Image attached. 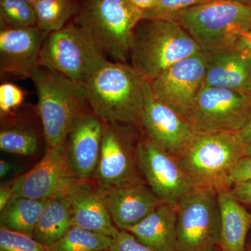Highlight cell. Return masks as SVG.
I'll return each mask as SVG.
<instances>
[{
  "mask_svg": "<svg viewBox=\"0 0 251 251\" xmlns=\"http://www.w3.org/2000/svg\"><path fill=\"white\" fill-rule=\"evenodd\" d=\"M147 82L130 64L108 60L81 87L91 110L103 123L130 128L140 126Z\"/></svg>",
  "mask_w": 251,
  "mask_h": 251,
  "instance_id": "obj_1",
  "label": "cell"
},
{
  "mask_svg": "<svg viewBox=\"0 0 251 251\" xmlns=\"http://www.w3.org/2000/svg\"><path fill=\"white\" fill-rule=\"evenodd\" d=\"M201 51L177 23L143 19L133 31L128 61L144 80L151 82L175 63Z\"/></svg>",
  "mask_w": 251,
  "mask_h": 251,
  "instance_id": "obj_2",
  "label": "cell"
},
{
  "mask_svg": "<svg viewBox=\"0 0 251 251\" xmlns=\"http://www.w3.org/2000/svg\"><path fill=\"white\" fill-rule=\"evenodd\" d=\"M179 24L201 50L216 53L234 49L251 29V5L209 0L183 10L168 18Z\"/></svg>",
  "mask_w": 251,
  "mask_h": 251,
  "instance_id": "obj_3",
  "label": "cell"
},
{
  "mask_svg": "<svg viewBox=\"0 0 251 251\" xmlns=\"http://www.w3.org/2000/svg\"><path fill=\"white\" fill-rule=\"evenodd\" d=\"M30 79L37 94L36 110L47 148L66 143L77 119L91 110L82 87L41 66L33 72Z\"/></svg>",
  "mask_w": 251,
  "mask_h": 251,
  "instance_id": "obj_4",
  "label": "cell"
},
{
  "mask_svg": "<svg viewBox=\"0 0 251 251\" xmlns=\"http://www.w3.org/2000/svg\"><path fill=\"white\" fill-rule=\"evenodd\" d=\"M245 148L237 133H196L177 160L193 187L229 190L231 172L245 156Z\"/></svg>",
  "mask_w": 251,
  "mask_h": 251,
  "instance_id": "obj_5",
  "label": "cell"
},
{
  "mask_svg": "<svg viewBox=\"0 0 251 251\" xmlns=\"http://www.w3.org/2000/svg\"><path fill=\"white\" fill-rule=\"evenodd\" d=\"M143 19L129 0H86L74 23L90 31L105 55L128 64L133 31Z\"/></svg>",
  "mask_w": 251,
  "mask_h": 251,
  "instance_id": "obj_6",
  "label": "cell"
},
{
  "mask_svg": "<svg viewBox=\"0 0 251 251\" xmlns=\"http://www.w3.org/2000/svg\"><path fill=\"white\" fill-rule=\"evenodd\" d=\"M107 61L90 31L73 22L46 36L39 65L82 86Z\"/></svg>",
  "mask_w": 251,
  "mask_h": 251,
  "instance_id": "obj_7",
  "label": "cell"
},
{
  "mask_svg": "<svg viewBox=\"0 0 251 251\" xmlns=\"http://www.w3.org/2000/svg\"><path fill=\"white\" fill-rule=\"evenodd\" d=\"M176 251H220L218 191L193 188L176 206Z\"/></svg>",
  "mask_w": 251,
  "mask_h": 251,
  "instance_id": "obj_8",
  "label": "cell"
},
{
  "mask_svg": "<svg viewBox=\"0 0 251 251\" xmlns=\"http://www.w3.org/2000/svg\"><path fill=\"white\" fill-rule=\"evenodd\" d=\"M251 119V94L204 87L187 119L196 133H239Z\"/></svg>",
  "mask_w": 251,
  "mask_h": 251,
  "instance_id": "obj_9",
  "label": "cell"
},
{
  "mask_svg": "<svg viewBox=\"0 0 251 251\" xmlns=\"http://www.w3.org/2000/svg\"><path fill=\"white\" fill-rule=\"evenodd\" d=\"M208 53L201 51L175 63L150 82L157 100L187 121L204 87Z\"/></svg>",
  "mask_w": 251,
  "mask_h": 251,
  "instance_id": "obj_10",
  "label": "cell"
},
{
  "mask_svg": "<svg viewBox=\"0 0 251 251\" xmlns=\"http://www.w3.org/2000/svg\"><path fill=\"white\" fill-rule=\"evenodd\" d=\"M92 180L101 189L145 181L138 165L136 145H132L130 128L104 123L98 163Z\"/></svg>",
  "mask_w": 251,
  "mask_h": 251,
  "instance_id": "obj_11",
  "label": "cell"
},
{
  "mask_svg": "<svg viewBox=\"0 0 251 251\" xmlns=\"http://www.w3.org/2000/svg\"><path fill=\"white\" fill-rule=\"evenodd\" d=\"M79 179L69 163L66 142L47 148L42 159L31 171L13 181L14 197L45 201L63 196Z\"/></svg>",
  "mask_w": 251,
  "mask_h": 251,
  "instance_id": "obj_12",
  "label": "cell"
},
{
  "mask_svg": "<svg viewBox=\"0 0 251 251\" xmlns=\"http://www.w3.org/2000/svg\"><path fill=\"white\" fill-rule=\"evenodd\" d=\"M136 155L144 179L161 202L176 206L195 188L178 160L146 137L136 144Z\"/></svg>",
  "mask_w": 251,
  "mask_h": 251,
  "instance_id": "obj_13",
  "label": "cell"
},
{
  "mask_svg": "<svg viewBox=\"0 0 251 251\" xmlns=\"http://www.w3.org/2000/svg\"><path fill=\"white\" fill-rule=\"evenodd\" d=\"M140 126L146 138L176 159L186 151L196 134L185 119L155 98L149 81L145 87Z\"/></svg>",
  "mask_w": 251,
  "mask_h": 251,
  "instance_id": "obj_14",
  "label": "cell"
},
{
  "mask_svg": "<svg viewBox=\"0 0 251 251\" xmlns=\"http://www.w3.org/2000/svg\"><path fill=\"white\" fill-rule=\"evenodd\" d=\"M48 33L35 27L3 28L0 31V73L18 78H30L39 67Z\"/></svg>",
  "mask_w": 251,
  "mask_h": 251,
  "instance_id": "obj_15",
  "label": "cell"
},
{
  "mask_svg": "<svg viewBox=\"0 0 251 251\" xmlns=\"http://www.w3.org/2000/svg\"><path fill=\"white\" fill-rule=\"evenodd\" d=\"M71 204L72 226L111 237L120 232L112 221L103 191L92 179H79L64 195Z\"/></svg>",
  "mask_w": 251,
  "mask_h": 251,
  "instance_id": "obj_16",
  "label": "cell"
},
{
  "mask_svg": "<svg viewBox=\"0 0 251 251\" xmlns=\"http://www.w3.org/2000/svg\"><path fill=\"white\" fill-rule=\"evenodd\" d=\"M103 122L92 110L84 112L73 126L67 140L68 158L77 177L92 179L98 163Z\"/></svg>",
  "mask_w": 251,
  "mask_h": 251,
  "instance_id": "obj_17",
  "label": "cell"
},
{
  "mask_svg": "<svg viewBox=\"0 0 251 251\" xmlns=\"http://www.w3.org/2000/svg\"><path fill=\"white\" fill-rule=\"evenodd\" d=\"M101 190L112 221L120 230L139 224L161 203L145 181Z\"/></svg>",
  "mask_w": 251,
  "mask_h": 251,
  "instance_id": "obj_18",
  "label": "cell"
},
{
  "mask_svg": "<svg viewBox=\"0 0 251 251\" xmlns=\"http://www.w3.org/2000/svg\"><path fill=\"white\" fill-rule=\"evenodd\" d=\"M204 87L251 94V59L235 49L208 53Z\"/></svg>",
  "mask_w": 251,
  "mask_h": 251,
  "instance_id": "obj_19",
  "label": "cell"
},
{
  "mask_svg": "<svg viewBox=\"0 0 251 251\" xmlns=\"http://www.w3.org/2000/svg\"><path fill=\"white\" fill-rule=\"evenodd\" d=\"M176 206L161 202L139 224L126 231L156 251H176Z\"/></svg>",
  "mask_w": 251,
  "mask_h": 251,
  "instance_id": "obj_20",
  "label": "cell"
},
{
  "mask_svg": "<svg viewBox=\"0 0 251 251\" xmlns=\"http://www.w3.org/2000/svg\"><path fill=\"white\" fill-rule=\"evenodd\" d=\"M218 198L221 215L220 251H247L251 214L229 193L220 190Z\"/></svg>",
  "mask_w": 251,
  "mask_h": 251,
  "instance_id": "obj_21",
  "label": "cell"
},
{
  "mask_svg": "<svg viewBox=\"0 0 251 251\" xmlns=\"http://www.w3.org/2000/svg\"><path fill=\"white\" fill-rule=\"evenodd\" d=\"M72 227L71 204L67 198L49 199L38 221L33 238L44 247L59 241Z\"/></svg>",
  "mask_w": 251,
  "mask_h": 251,
  "instance_id": "obj_22",
  "label": "cell"
},
{
  "mask_svg": "<svg viewBox=\"0 0 251 251\" xmlns=\"http://www.w3.org/2000/svg\"><path fill=\"white\" fill-rule=\"evenodd\" d=\"M0 130V149L4 152L23 156L35 154L39 146V133L16 112L4 118Z\"/></svg>",
  "mask_w": 251,
  "mask_h": 251,
  "instance_id": "obj_23",
  "label": "cell"
},
{
  "mask_svg": "<svg viewBox=\"0 0 251 251\" xmlns=\"http://www.w3.org/2000/svg\"><path fill=\"white\" fill-rule=\"evenodd\" d=\"M48 201L13 198L0 211V226L33 237L34 229Z\"/></svg>",
  "mask_w": 251,
  "mask_h": 251,
  "instance_id": "obj_24",
  "label": "cell"
},
{
  "mask_svg": "<svg viewBox=\"0 0 251 251\" xmlns=\"http://www.w3.org/2000/svg\"><path fill=\"white\" fill-rule=\"evenodd\" d=\"M34 8L36 27L48 34L65 27L80 9L75 0H38Z\"/></svg>",
  "mask_w": 251,
  "mask_h": 251,
  "instance_id": "obj_25",
  "label": "cell"
},
{
  "mask_svg": "<svg viewBox=\"0 0 251 251\" xmlns=\"http://www.w3.org/2000/svg\"><path fill=\"white\" fill-rule=\"evenodd\" d=\"M112 238L72 226L57 242L45 247L46 251H96L110 250Z\"/></svg>",
  "mask_w": 251,
  "mask_h": 251,
  "instance_id": "obj_26",
  "label": "cell"
},
{
  "mask_svg": "<svg viewBox=\"0 0 251 251\" xmlns=\"http://www.w3.org/2000/svg\"><path fill=\"white\" fill-rule=\"evenodd\" d=\"M1 29L36 26L34 6L27 0H0Z\"/></svg>",
  "mask_w": 251,
  "mask_h": 251,
  "instance_id": "obj_27",
  "label": "cell"
},
{
  "mask_svg": "<svg viewBox=\"0 0 251 251\" xmlns=\"http://www.w3.org/2000/svg\"><path fill=\"white\" fill-rule=\"evenodd\" d=\"M0 251H46L31 236L0 226Z\"/></svg>",
  "mask_w": 251,
  "mask_h": 251,
  "instance_id": "obj_28",
  "label": "cell"
},
{
  "mask_svg": "<svg viewBox=\"0 0 251 251\" xmlns=\"http://www.w3.org/2000/svg\"><path fill=\"white\" fill-rule=\"evenodd\" d=\"M209 0H157L151 9L144 11V19L167 20L180 11Z\"/></svg>",
  "mask_w": 251,
  "mask_h": 251,
  "instance_id": "obj_29",
  "label": "cell"
},
{
  "mask_svg": "<svg viewBox=\"0 0 251 251\" xmlns=\"http://www.w3.org/2000/svg\"><path fill=\"white\" fill-rule=\"evenodd\" d=\"M27 94L25 91L11 82L0 85V116L1 119L13 115L22 106Z\"/></svg>",
  "mask_w": 251,
  "mask_h": 251,
  "instance_id": "obj_30",
  "label": "cell"
},
{
  "mask_svg": "<svg viewBox=\"0 0 251 251\" xmlns=\"http://www.w3.org/2000/svg\"><path fill=\"white\" fill-rule=\"evenodd\" d=\"M110 251H156L142 244L131 233L126 230H120L113 238Z\"/></svg>",
  "mask_w": 251,
  "mask_h": 251,
  "instance_id": "obj_31",
  "label": "cell"
},
{
  "mask_svg": "<svg viewBox=\"0 0 251 251\" xmlns=\"http://www.w3.org/2000/svg\"><path fill=\"white\" fill-rule=\"evenodd\" d=\"M229 179L232 186L238 181L251 179V156H244L238 161L231 172Z\"/></svg>",
  "mask_w": 251,
  "mask_h": 251,
  "instance_id": "obj_32",
  "label": "cell"
},
{
  "mask_svg": "<svg viewBox=\"0 0 251 251\" xmlns=\"http://www.w3.org/2000/svg\"><path fill=\"white\" fill-rule=\"evenodd\" d=\"M229 191L239 202L251 204V179L234 183Z\"/></svg>",
  "mask_w": 251,
  "mask_h": 251,
  "instance_id": "obj_33",
  "label": "cell"
},
{
  "mask_svg": "<svg viewBox=\"0 0 251 251\" xmlns=\"http://www.w3.org/2000/svg\"><path fill=\"white\" fill-rule=\"evenodd\" d=\"M234 49L251 59V29L239 39Z\"/></svg>",
  "mask_w": 251,
  "mask_h": 251,
  "instance_id": "obj_34",
  "label": "cell"
},
{
  "mask_svg": "<svg viewBox=\"0 0 251 251\" xmlns=\"http://www.w3.org/2000/svg\"><path fill=\"white\" fill-rule=\"evenodd\" d=\"M14 197L12 184H3L0 187V211L6 207Z\"/></svg>",
  "mask_w": 251,
  "mask_h": 251,
  "instance_id": "obj_35",
  "label": "cell"
},
{
  "mask_svg": "<svg viewBox=\"0 0 251 251\" xmlns=\"http://www.w3.org/2000/svg\"><path fill=\"white\" fill-rule=\"evenodd\" d=\"M237 135L240 138L241 141L246 146L251 144V119L247 125L241 131L237 133Z\"/></svg>",
  "mask_w": 251,
  "mask_h": 251,
  "instance_id": "obj_36",
  "label": "cell"
},
{
  "mask_svg": "<svg viewBox=\"0 0 251 251\" xmlns=\"http://www.w3.org/2000/svg\"><path fill=\"white\" fill-rule=\"evenodd\" d=\"M129 1L140 9L146 11L151 9L154 6L157 0H129Z\"/></svg>",
  "mask_w": 251,
  "mask_h": 251,
  "instance_id": "obj_37",
  "label": "cell"
},
{
  "mask_svg": "<svg viewBox=\"0 0 251 251\" xmlns=\"http://www.w3.org/2000/svg\"><path fill=\"white\" fill-rule=\"evenodd\" d=\"M14 169V165L11 164L9 162L4 161V160L0 161V177L1 179L11 174Z\"/></svg>",
  "mask_w": 251,
  "mask_h": 251,
  "instance_id": "obj_38",
  "label": "cell"
},
{
  "mask_svg": "<svg viewBox=\"0 0 251 251\" xmlns=\"http://www.w3.org/2000/svg\"><path fill=\"white\" fill-rule=\"evenodd\" d=\"M245 156H251V144L246 146Z\"/></svg>",
  "mask_w": 251,
  "mask_h": 251,
  "instance_id": "obj_39",
  "label": "cell"
},
{
  "mask_svg": "<svg viewBox=\"0 0 251 251\" xmlns=\"http://www.w3.org/2000/svg\"><path fill=\"white\" fill-rule=\"evenodd\" d=\"M227 1H236V2L243 3V4L251 5V0H227Z\"/></svg>",
  "mask_w": 251,
  "mask_h": 251,
  "instance_id": "obj_40",
  "label": "cell"
},
{
  "mask_svg": "<svg viewBox=\"0 0 251 251\" xmlns=\"http://www.w3.org/2000/svg\"><path fill=\"white\" fill-rule=\"evenodd\" d=\"M110 251V250H101V251Z\"/></svg>",
  "mask_w": 251,
  "mask_h": 251,
  "instance_id": "obj_41",
  "label": "cell"
}]
</instances>
